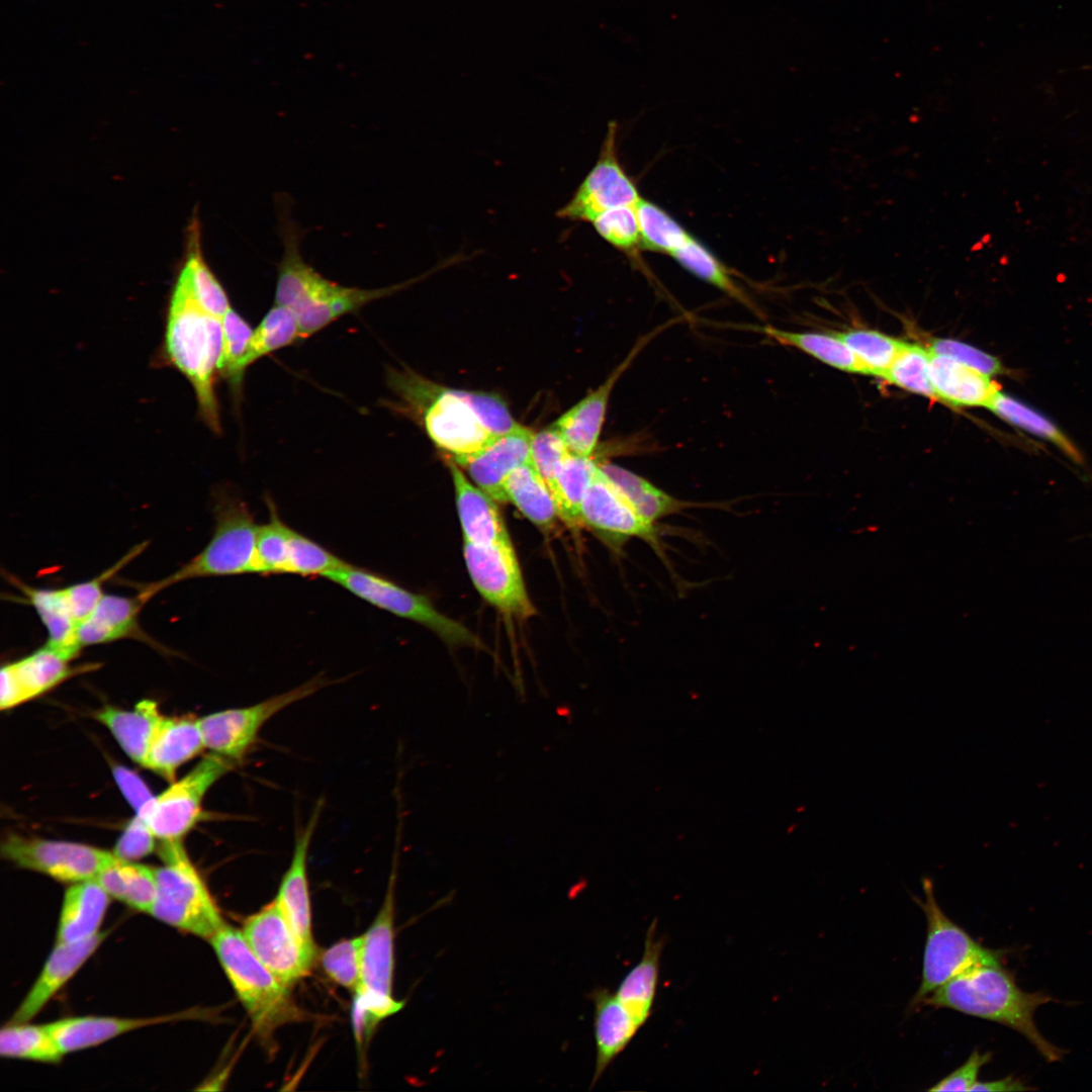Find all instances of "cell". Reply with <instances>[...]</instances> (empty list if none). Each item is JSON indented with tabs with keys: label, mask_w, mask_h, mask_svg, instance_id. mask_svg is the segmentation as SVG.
Returning a JSON list of instances; mask_svg holds the SVG:
<instances>
[{
	"label": "cell",
	"mask_w": 1092,
	"mask_h": 1092,
	"mask_svg": "<svg viewBox=\"0 0 1092 1092\" xmlns=\"http://www.w3.org/2000/svg\"><path fill=\"white\" fill-rule=\"evenodd\" d=\"M106 933L78 942L56 943L38 977L8 1023L29 1022L51 998L77 973L105 939Z\"/></svg>",
	"instance_id": "20"
},
{
	"label": "cell",
	"mask_w": 1092,
	"mask_h": 1092,
	"mask_svg": "<svg viewBox=\"0 0 1092 1092\" xmlns=\"http://www.w3.org/2000/svg\"><path fill=\"white\" fill-rule=\"evenodd\" d=\"M1033 1088H1029L1019 1078L1013 1076H1006L1002 1079L994 1081H977L972 1087L971 1091H1026Z\"/></svg>",
	"instance_id": "58"
},
{
	"label": "cell",
	"mask_w": 1092,
	"mask_h": 1092,
	"mask_svg": "<svg viewBox=\"0 0 1092 1092\" xmlns=\"http://www.w3.org/2000/svg\"><path fill=\"white\" fill-rule=\"evenodd\" d=\"M403 1005L404 1001L396 1000L392 995L359 987L352 1006V1023L358 1042H363L380 1020L398 1012Z\"/></svg>",
	"instance_id": "52"
},
{
	"label": "cell",
	"mask_w": 1092,
	"mask_h": 1092,
	"mask_svg": "<svg viewBox=\"0 0 1092 1092\" xmlns=\"http://www.w3.org/2000/svg\"><path fill=\"white\" fill-rule=\"evenodd\" d=\"M617 132L616 123L611 122L598 160L572 197L557 210L559 218L592 222L606 210L635 205L640 200L635 183L619 160Z\"/></svg>",
	"instance_id": "15"
},
{
	"label": "cell",
	"mask_w": 1092,
	"mask_h": 1092,
	"mask_svg": "<svg viewBox=\"0 0 1092 1092\" xmlns=\"http://www.w3.org/2000/svg\"><path fill=\"white\" fill-rule=\"evenodd\" d=\"M657 922L646 931L644 949L639 962L624 976L615 994L623 1005L644 1025L655 1001L659 981L663 939L657 937Z\"/></svg>",
	"instance_id": "31"
},
{
	"label": "cell",
	"mask_w": 1092,
	"mask_h": 1092,
	"mask_svg": "<svg viewBox=\"0 0 1092 1092\" xmlns=\"http://www.w3.org/2000/svg\"><path fill=\"white\" fill-rule=\"evenodd\" d=\"M580 525H585L615 544L638 538L660 555L656 524L644 519L616 484L599 468L580 507Z\"/></svg>",
	"instance_id": "16"
},
{
	"label": "cell",
	"mask_w": 1092,
	"mask_h": 1092,
	"mask_svg": "<svg viewBox=\"0 0 1092 1092\" xmlns=\"http://www.w3.org/2000/svg\"><path fill=\"white\" fill-rule=\"evenodd\" d=\"M110 898L96 880L71 884L64 895L56 943L78 942L96 935Z\"/></svg>",
	"instance_id": "29"
},
{
	"label": "cell",
	"mask_w": 1092,
	"mask_h": 1092,
	"mask_svg": "<svg viewBox=\"0 0 1092 1092\" xmlns=\"http://www.w3.org/2000/svg\"><path fill=\"white\" fill-rule=\"evenodd\" d=\"M71 659L47 644L1 667L0 707L11 709L34 699L70 677Z\"/></svg>",
	"instance_id": "19"
},
{
	"label": "cell",
	"mask_w": 1092,
	"mask_h": 1092,
	"mask_svg": "<svg viewBox=\"0 0 1092 1092\" xmlns=\"http://www.w3.org/2000/svg\"><path fill=\"white\" fill-rule=\"evenodd\" d=\"M600 467L633 508L651 523L656 524L658 520L679 513L690 506L624 467L612 463H602Z\"/></svg>",
	"instance_id": "36"
},
{
	"label": "cell",
	"mask_w": 1092,
	"mask_h": 1092,
	"mask_svg": "<svg viewBox=\"0 0 1092 1092\" xmlns=\"http://www.w3.org/2000/svg\"><path fill=\"white\" fill-rule=\"evenodd\" d=\"M569 452L562 436L553 425L534 433L531 443V463L543 477L550 490L553 487L557 472Z\"/></svg>",
	"instance_id": "53"
},
{
	"label": "cell",
	"mask_w": 1092,
	"mask_h": 1092,
	"mask_svg": "<svg viewBox=\"0 0 1092 1092\" xmlns=\"http://www.w3.org/2000/svg\"><path fill=\"white\" fill-rule=\"evenodd\" d=\"M1006 423L1054 444L1077 464H1083L1081 452L1049 418L1015 397L998 390L986 406Z\"/></svg>",
	"instance_id": "35"
},
{
	"label": "cell",
	"mask_w": 1092,
	"mask_h": 1092,
	"mask_svg": "<svg viewBox=\"0 0 1092 1092\" xmlns=\"http://www.w3.org/2000/svg\"><path fill=\"white\" fill-rule=\"evenodd\" d=\"M146 546L147 543H141L134 546L118 561L94 578L64 587L71 611L78 622V625L90 615L104 596L103 584L121 570V568L127 565L133 558L139 556L145 550Z\"/></svg>",
	"instance_id": "51"
},
{
	"label": "cell",
	"mask_w": 1092,
	"mask_h": 1092,
	"mask_svg": "<svg viewBox=\"0 0 1092 1092\" xmlns=\"http://www.w3.org/2000/svg\"><path fill=\"white\" fill-rule=\"evenodd\" d=\"M95 880L111 898L136 911L151 913L157 896L155 868L116 856Z\"/></svg>",
	"instance_id": "34"
},
{
	"label": "cell",
	"mask_w": 1092,
	"mask_h": 1092,
	"mask_svg": "<svg viewBox=\"0 0 1092 1092\" xmlns=\"http://www.w3.org/2000/svg\"><path fill=\"white\" fill-rule=\"evenodd\" d=\"M929 357L928 349L905 342L883 378L910 392L935 398L929 378Z\"/></svg>",
	"instance_id": "48"
},
{
	"label": "cell",
	"mask_w": 1092,
	"mask_h": 1092,
	"mask_svg": "<svg viewBox=\"0 0 1092 1092\" xmlns=\"http://www.w3.org/2000/svg\"><path fill=\"white\" fill-rule=\"evenodd\" d=\"M222 349L221 318L206 313L173 290L169 304L164 351L190 382L202 421L220 434V410L215 392Z\"/></svg>",
	"instance_id": "3"
},
{
	"label": "cell",
	"mask_w": 1092,
	"mask_h": 1092,
	"mask_svg": "<svg viewBox=\"0 0 1092 1092\" xmlns=\"http://www.w3.org/2000/svg\"><path fill=\"white\" fill-rule=\"evenodd\" d=\"M213 515L214 529L205 547L172 574L145 585L138 594L145 604L184 580L257 573L259 525L248 505L232 493L220 491L214 499Z\"/></svg>",
	"instance_id": "6"
},
{
	"label": "cell",
	"mask_w": 1092,
	"mask_h": 1092,
	"mask_svg": "<svg viewBox=\"0 0 1092 1092\" xmlns=\"http://www.w3.org/2000/svg\"><path fill=\"white\" fill-rule=\"evenodd\" d=\"M204 748L198 719L164 715L143 766L173 781L176 769Z\"/></svg>",
	"instance_id": "26"
},
{
	"label": "cell",
	"mask_w": 1092,
	"mask_h": 1092,
	"mask_svg": "<svg viewBox=\"0 0 1092 1092\" xmlns=\"http://www.w3.org/2000/svg\"><path fill=\"white\" fill-rule=\"evenodd\" d=\"M333 684L324 676H315L255 705L226 709L199 718L205 748L235 764L241 763L258 742L262 727L273 716Z\"/></svg>",
	"instance_id": "10"
},
{
	"label": "cell",
	"mask_w": 1092,
	"mask_h": 1092,
	"mask_svg": "<svg viewBox=\"0 0 1092 1092\" xmlns=\"http://www.w3.org/2000/svg\"><path fill=\"white\" fill-rule=\"evenodd\" d=\"M635 205L611 208L590 222L601 238L630 257H635L641 247Z\"/></svg>",
	"instance_id": "49"
},
{
	"label": "cell",
	"mask_w": 1092,
	"mask_h": 1092,
	"mask_svg": "<svg viewBox=\"0 0 1092 1092\" xmlns=\"http://www.w3.org/2000/svg\"><path fill=\"white\" fill-rule=\"evenodd\" d=\"M992 1059V1054L974 1051L966 1062L928 1088L929 1091H971L978 1081L981 1069Z\"/></svg>",
	"instance_id": "56"
},
{
	"label": "cell",
	"mask_w": 1092,
	"mask_h": 1092,
	"mask_svg": "<svg viewBox=\"0 0 1092 1092\" xmlns=\"http://www.w3.org/2000/svg\"><path fill=\"white\" fill-rule=\"evenodd\" d=\"M924 901L919 902L926 923L921 983L911 1006L922 1004L936 989L965 971L1001 964V952L987 948L948 918L938 905L932 881L923 879Z\"/></svg>",
	"instance_id": "8"
},
{
	"label": "cell",
	"mask_w": 1092,
	"mask_h": 1092,
	"mask_svg": "<svg viewBox=\"0 0 1092 1092\" xmlns=\"http://www.w3.org/2000/svg\"><path fill=\"white\" fill-rule=\"evenodd\" d=\"M533 435L531 430L519 425L495 437L476 453L452 460L466 471L474 484L496 502H506L504 482L513 470L531 462Z\"/></svg>",
	"instance_id": "18"
},
{
	"label": "cell",
	"mask_w": 1092,
	"mask_h": 1092,
	"mask_svg": "<svg viewBox=\"0 0 1092 1092\" xmlns=\"http://www.w3.org/2000/svg\"><path fill=\"white\" fill-rule=\"evenodd\" d=\"M235 765L210 752L183 778L155 796L136 815L146 821L157 839L182 840L200 819L208 790Z\"/></svg>",
	"instance_id": "11"
},
{
	"label": "cell",
	"mask_w": 1092,
	"mask_h": 1092,
	"mask_svg": "<svg viewBox=\"0 0 1092 1092\" xmlns=\"http://www.w3.org/2000/svg\"><path fill=\"white\" fill-rule=\"evenodd\" d=\"M454 484L457 513L464 542L489 545L511 541L495 499L470 481L452 460H447Z\"/></svg>",
	"instance_id": "21"
},
{
	"label": "cell",
	"mask_w": 1092,
	"mask_h": 1092,
	"mask_svg": "<svg viewBox=\"0 0 1092 1092\" xmlns=\"http://www.w3.org/2000/svg\"><path fill=\"white\" fill-rule=\"evenodd\" d=\"M1 852L22 869L70 884L95 880L116 858L113 851L92 845L19 834L8 835Z\"/></svg>",
	"instance_id": "12"
},
{
	"label": "cell",
	"mask_w": 1092,
	"mask_h": 1092,
	"mask_svg": "<svg viewBox=\"0 0 1092 1092\" xmlns=\"http://www.w3.org/2000/svg\"><path fill=\"white\" fill-rule=\"evenodd\" d=\"M209 941L262 1039L269 1040L281 1025L306 1016L292 1000L288 986L260 962L241 931L224 923Z\"/></svg>",
	"instance_id": "5"
},
{
	"label": "cell",
	"mask_w": 1092,
	"mask_h": 1092,
	"mask_svg": "<svg viewBox=\"0 0 1092 1092\" xmlns=\"http://www.w3.org/2000/svg\"><path fill=\"white\" fill-rule=\"evenodd\" d=\"M388 384L396 410L418 415L431 441L456 460L476 453L494 436L472 408L467 390L440 386L406 370H391Z\"/></svg>",
	"instance_id": "4"
},
{
	"label": "cell",
	"mask_w": 1092,
	"mask_h": 1092,
	"mask_svg": "<svg viewBox=\"0 0 1092 1092\" xmlns=\"http://www.w3.org/2000/svg\"><path fill=\"white\" fill-rule=\"evenodd\" d=\"M266 503L269 520L258 527L257 574H285L288 541L292 528L280 518L271 498H267Z\"/></svg>",
	"instance_id": "46"
},
{
	"label": "cell",
	"mask_w": 1092,
	"mask_h": 1092,
	"mask_svg": "<svg viewBox=\"0 0 1092 1092\" xmlns=\"http://www.w3.org/2000/svg\"><path fill=\"white\" fill-rule=\"evenodd\" d=\"M159 853L163 866L155 868L157 896L150 915L210 939L224 921L182 841H161Z\"/></svg>",
	"instance_id": "7"
},
{
	"label": "cell",
	"mask_w": 1092,
	"mask_h": 1092,
	"mask_svg": "<svg viewBox=\"0 0 1092 1092\" xmlns=\"http://www.w3.org/2000/svg\"><path fill=\"white\" fill-rule=\"evenodd\" d=\"M590 998L595 1005L594 1034L597 1050L592 1081L594 1086L643 1025L610 990L597 988Z\"/></svg>",
	"instance_id": "24"
},
{
	"label": "cell",
	"mask_w": 1092,
	"mask_h": 1092,
	"mask_svg": "<svg viewBox=\"0 0 1092 1092\" xmlns=\"http://www.w3.org/2000/svg\"><path fill=\"white\" fill-rule=\"evenodd\" d=\"M16 586L44 625L48 631L46 644L74 660L82 648L76 638L78 622L73 616L64 587H34L19 581Z\"/></svg>",
	"instance_id": "32"
},
{
	"label": "cell",
	"mask_w": 1092,
	"mask_h": 1092,
	"mask_svg": "<svg viewBox=\"0 0 1092 1092\" xmlns=\"http://www.w3.org/2000/svg\"><path fill=\"white\" fill-rule=\"evenodd\" d=\"M657 332L653 331L639 339L625 359L597 389L552 424L571 453L592 456L598 445L609 398L616 382Z\"/></svg>",
	"instance_id": "17"
},
{
	"label": "cell",
	"mask_w": 1092,
	"mask_h": 1092,
	"mask_svg": "<svg viewBox=\"0 0 1092 1092\" xmlns=\"http://www.w3.org/2000/svg\"><path fill=\"white\" fill-rule=\"evenodd\" d=\"M163 717L157 703L151 700L141 701L132 710L104 706L95 713L96 720L111 732L125 754L142 766Z\"/></svg>",
	"instance_id": "30"
},
{
	"label": "cell",
	"mask_w": 1092,
	"mask_h": 1092,
	"mask_svg": "<svg viewBox=\"0 0 1092 1092\" xmlns=\"http://www.w3.org/2000/svg\"><path fill=\"white\" fill-rule=\"evenodd\" d=\"M115 781L130 805L139 812L154 796L138 775L123 766L113 769Z\"/></svg>",
	"instance_id": "57"
},
{
	"label": "cell",
	"mask_w": 1092,
	"mask_h": 1092,
	"mask_svg": "<svg viewBox=\"0 0 1092 1092\" xmlns=\"http://www.w3.org/2000/svg\"><path fill=\"white\" fill-rule=\"evenodd\" d=\"M156 839L146 821L135 815L118 838L113 853L120 859L134 861L153 852Z\"/></svg>",
	"instance_id": "55"
},
{
	"label": "cell",
	"mask_w": 1092,
	"mask_h": 1092,
	"mask_svg": "<svg viewBox=\"0 0 1092 1092\" xmlns=\"http://www.w3.org/2000/svg\"><path fill=\"white\" fill-rule=\"evenodd\" d=\"M639 223L641 248L672 255L692 236L657 204L640 198L635 205Z\"/></svg>",
	"instance_id": "43"
},
{
	"label": "cell",
	"mask_w": 1092,
	"mask_h": 1092,
	"mask_svg": "<svg viewBox=\"0 0 1092 1092\" xmlns=\"http://www.w3.org/2000/svg\"><path fill=\"white\" fill-rule=\"evenodd\" d=\"M394 877L392 873L382 907L362 936L361 948L359 987L385 995H392L394 971Z\"/></svg>",
	"instance_id": "23"
},
{
	"label": "cell",
	"mask_w": 1092,
	"mask_h": 1092,
	"mask_svg": "<svg viewBox=\"0 0 1092 1092\" xmlns=\"http://www.w3.org/2000/svg\"><path fill=\"white\" fill-rule=\"evenodd\" d=\"M242 933L260 962L288 987L307 976L315 962L316 947L296 934L275 900L249 916Z\"/></svg>",
	"instance_id": "13"
},
{
	"label": "cell",
	"mask_w": 1092,
	"mask_h": 1092,
	"mask_svg": "<svg viewBox=\"0 0 1092 1092\" xmlns=\"http://www.w3.org/2000/svg\"><path fill=\"white\" fill-rule=\"evenodd\" d=\"M990 377L950 357L930 353L929 378L935 398L947 404L986 407L1000 390Z\"/></svg>",
	"instance_id": "27"
},
{
	"label": "cell",
	"mask_w": 1092,
	"mask_h": 1092,
	"mask_svg": "<svg viewBox=\"0 0 1092 1092\" xmlns=\"http://www.w3.org/2000/svg\"><path fill=\"white\" fill-rule=\"evenodd\" d=\"M362 936L342 939L321 957L325 974L336 984L356 991L361 984Z\"/></svg>",
	"instance_id": "50"
},
{
	"label": "cell",
	"mask_w": 1092,
	"mask_h": 1092,
	"mask_svg": "<svg viewBox=\"0 0 1092 1092\" xmlns=\"http://www.w3.org/2000/svg\"><path fill=\"white\" fill-rule=\"evenodd\" d=\"M0 1054L5 1058L58 1063L64 1054L47 1025L7 1023L0 1031Z\"/></svg>",
	"instance_id": "42"
},
{
	"label": "cell",
	"mask_w": 1092,
	"mask_h": 1092,
	"mask_svg": "<svg viewBox=\"0 0 1092 1092\" xmlns=\"http://www.w3.org/2000/svg\"><path fill=\"white\" fill-rule=\"evenodd\" d=\"M1054 999L1042 992H1024L1012 974L999 965L971 968L936 989L922 1002L1008 1026L1023 1035L1048 1061H1060L1065 1051L1038 1030L1036 1010Z\"/></svg>",
	"instance_id": "1"
},
{
	"label": "cell",
	"mask_w": 1092,
	"mask_h": 1092,
	"mask_svg": "<svg viewBox=\"0 0 1092 1092\" xmlns=\"http://www.w3.org/2000/svg\"><path fill=\"white\" fill-rule=\"evenodd\" d=\"M186 1017L187 1013L147 1018L80 1016L63 1018L46 1025L61 1052L65 1055L98 1045L141 1027L169 1022L179 1018L185 1019Z\"/></svg>",
	"instance_id": "25"
},
{
	"label": "cell",
	"mask_w": 1092,
	"mask_h": 1092,
	"mask_svg": "<svg viewBox=\"0 0 1092 1092\" xmlns=\"http://www.w3.org/2000/svg\"><path fill=\"white\" fill-rule=\"evenodd\" d=\"M751 329L778 344L797 348L837 369L870 375L851 350L833 334L797 333L769 325Z\"/></svg>",
	"instance_id": "37"
},
{
	"label": "cell",
	"mask_w": 1092,
	"mask_h": 1092,
	"mask_svg": "<svg viewBox=\"0 0 1092 1092\" xmlns=\"http://www.w3.org/2000/svg\"><path fill=\"white\" fill-rule=\"evenodd\" d=\"M221 324L222 349L218 371L219 375L228 382L234 398L240 399L245 375L241 366L254 330L232 307L221 317Z\"/></svg>",
	"instance_id": "44"
},
{
	"label": "cell",
	"mask_w": 1092,
	"mask_h": 1092,
	"mask_svg": "<svg viewBox=\"0 0 1092 1092\" xmlns=\"http://www.w3.org/2000/svg\"><path fill=\"white\" fill-rule=\"evenodd\" d=\"M671 256L690 273L720 289L761 316V312L753 301L735 282L729 269L698 240L692 237Z\"/></svg>",
	"instance_id": "40"
},
{
	"label": "cell",
	"mask_w": 1092,
	"mask_h": 1092,
	"mask_svg": "<svg viewBox=\"0 0 1092 1092\" xmlns=\"http://www.w3.org/2000/svg\"><path fill=\"white\" fill-rule=\"evenodd\" d=\"M145 605L138 595L123 597L104 594L90 615L77 627L79 646L84 648L125 638H141L144 634L140 630L138 617Z\"/></svg>",
	"instance_id": "28"
},
{
	"label": "cell",
	"mask_w": 1092,
	"mask_h": 1092,
	"mask_svg": "<svg viewBox=\"0 0 1092 1092\" xmlns=\"http://www.w3.org/2000/svg\"><path fill=\"white\" fill-rule=\"evenodd\" d=\"M320 813L321 806L317 805L307 824L296 833L291 862L275 898L296 934L312 947L315 944L311 933L307 854Z\"/></svg>",
	"instance_id": "22"
},
{
	"label": "cell",
	"mask_w": 1092,
	"mask_h": 1092,
	"mask_svg": "<svg viewBox=\"0 0 1092 1092\" xmlns=\"http://www.w3.org/2000/svg\"><path fill=\"white\" fill-rule=\"evenodd\" d=\"M284 252L278 265L275 304L291 309L299 324L301 340L320 332L343 315L404 288L410 282L364 289L344 286L325 278L300 254L301 234L292 221L282 226Z\"/></svg>",
	"instance_id": "2"
},
{
	"label": "cell",
	"mask_w": 1092,
	"mask_h": 1092,
	"mask_svg": "<svg viewBox=\"0 0 1092 1092\" xmlns=\"http://www.w3.org/2000/svg\"><path fill=\"white\" fill-rule=\"evenodd\" d=\"M592 456L569 452L563 460L551 492L557 505L559 517L569 525H580V507L598 470Z\"/></svg>",
	"instance_id": "38"
},
{
	"label": "cell",
	"mask_w": 1092,
	"mask_h": 1092,
	"mask_svg": "<svg viewBox=\"0 0 1092 1092\" xmlns=\"http://www.w3.org/2000/svg\"><path fill=\"white\" fill-rule=\"evenodd\" d=\"M463 555L478 593L504 615L521 620L535 613L511 541L489 545L464 542Z\"/></svg>",
	"instance_id": "14"
},
{
	"label": "cell",
	"mask_w": 1092,
	"mask_h": 1092,
	"mask_svg": "<svg viewBox=\"0 0 1092 1092\" xmlns=\"http://www.w3.org/2000/svg\"><path fill=\"white\" fill-rule=\"evenodd\" d=\"M196 243L174 290L200 310L221 318L231 308L230 300L225 290L204 262Z\"/></svg>",
	"instance_id": "39"
},
{
	"label": "cell",
	"mask_w": 1092,
	"mask_h": 1092,
	"mask_svg": "<svg viewBox=\"0 0 1092 1092\" xmlns=\"http://www.w3.org/2000/svg\"><path fill=\"white\" fill-rule=\"evenodd\" d=\"M503 488L506 502L512 503L536 526L548 528L559 517L549 486L531 462L513 470Z\"/></svg>",
	"instance_id": "33"
},
{
	"label": "cell",
	"mask_w": 1092,
	"mask_h": 1092,
	"mask_svg": "<svg viewBox=\"0 0 1092 1092\" xmlns=\"http://www.w3.org/2000/svg\"><path fill=\"white\" fill-rule=\"evenodd\" d=\"M300 340V329L295 313L285 306L275 304L254 330L242 362L243 373L245 374L247 368L262 357Z\"/></svg>",
	"instance_id": "41"
},
{
	"label": "cell",
	"mask_w": 1092,
	"mask_h": 1092,
	"mask_svg": "<svg viewBox=\"0 0 1092 1092\" xmlns=\"http://www.w3.org/2000/svg\"><path fill=\"white\" fill-rule=\"evenodd\" d=\"M348 562L305 535L291 529L285 574L326 577Z\"/></svg>",
	"instance_id": "47"
},
{
	"label": "cell",
	"mask_w": 1092,
	"mask_h": 1092,
	"mask_svg": "<svg viewBox=\"0 0 1092 1092\" xmlns=\"http://www.w3.org/2000/svg\"><path fill=\"white\" fill-rule=\"evenodd\" d=\"M834 335L851 350L870 375L882 378L905 343L872 330H849Z\"/></svg>",
	"instance_id": "45"
},
{
	"label": "cell",
	"mask_w": 1092,
	"mask_h": 1092,
	"mask_svg": "<svg viewBox=\"0 0 1092 1092\" xmlns=\"http://www.w3.org/2000/svg\"><path fill=\"white\" fill-rule=\"evenodd\" d=\"M927 349L930 353L950 357L989 376L1001 374L1004 371L1002 363L996 357L957 340L933 339Z\"/></svg>",
	"instance_id": "54"
},
{
	"label": "cell",
	"mask_w": 1092,
	"mask_h": 1092,
	"mask_svg": "<svg viewBox=\"0 0 1092 1092\" xmlns=\"http://www.w3.org/2000/svg\"><path fill=\"white\" fill-rule=\"evenodd\" d=\"M326 578L375 608L427 627L449 644L479 646L469 629L439 612L429 598L380 573L348 562Z\"/></svg>",
	"instance_id": "9"
}]
</instances>
